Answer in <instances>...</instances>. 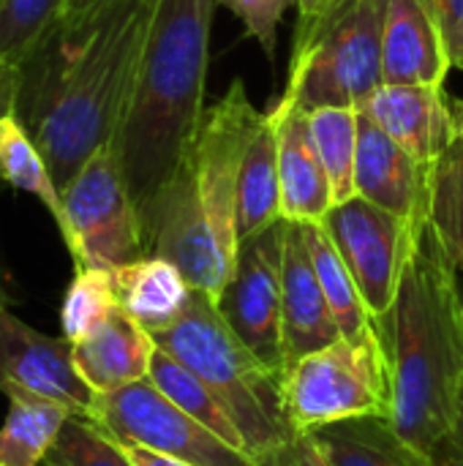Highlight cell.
<instances>
[{
	"label": "cell",
	"mask_w": 463,
	"mask_h": 466,
	"mask_svg": "<svg viewBox=\"0 0 463 466\" xmlns=\"http://www.w3.org/2000/svg\"><path fill=\"white\" fill-rule=\"evenodd\" d=\"M308 126L325 172L330 177L336 205L357 197L355 164L360 142V112L347 106H319L308 112Z\"/></svg>",
	"instance_id": "d4e9b609"
},
{
	"label": "cell",
	"mask_w": 463,
	"mask_h": 466,
	"mask_svg": "<svg viewBox=\"0 0 463 466\" xmlns=\"http://www.w3.org/2000/svg\"><path fill=\"white\" fill-rule=\"evenodd\" d=\"M19 90H22V68L0 57V120L16 117Z\"/></svg>",
	"instance_id": "836d02e7"
},
{
	"label": "cell",
	"mask_w": 463,
	"mask_h": 466,
	"mask_svg": "<svg viewBox=\"0 0 463 466\" xmlns=\"http://www.w3.org/2000/svg\"><path fill=\"white\" fill-rule=\"evenodd\" d=\"M5 399L8 412L0 426V466H44L57 434L74 412L35 396L14 393Z\"/></svg>",
	"instance_id": "7402d4cb"
},
{
	"label": "cell",
	"mask_w": 463,
	"mask_h": 466,
	"mask_svg": "<svg viewBox=\"0 0 463 466\" xmlns=\"http://www.w3.org/2000/svg\"><path fill=\"white\" fill-rule=\"evenodd\" d=\"M243 79L216 101L202 120L175 180L139 218L147 257L180 268L194 292L221 298L237 262V183L246 150L265 123Z\"/></svg>",
	"instance_id": "277c9868"
},
{
	"label": "cell",
	"mask_w": 463,
	"mask_h": 466,
	"mask_svg": "<svg viewBox=\"0 0 463 466\" xmlns=\"http://www.w3.org/2000/svg\"><path fill=\"white\" fill-rule=\"evenodd\" d=\"M360 112L428 167L461 134V112L453 109L442 85H385Z\"/></svg>",
	"instance_id": "5bb4252c"
},
{
	"label": "cell",
	"mask_w": 463,
	"mask_h": 466,
	"mask_svg": "<svg viewBox=\"0 0 463 466\" xmlns=\"http://www.w3.org/2000/svg\"><path fill=\"white\" fill-rule=\"evenodd\" d=\"M434 456H437L439 466H463V453L456 445H450V442H445Z\"/></svg>",
	"instance_id": "8d00e7d4"
},
{
	"label": "cell",
	"mask_w": 463,
	"mask_h": 466,
	"mask_svg": "<svg viewBox=\"0 0 463 466\" xmlns=\"http://www.w3.org/2000/svg\"><path fill=\"white\" fill-rule=\"evenodd\" d=\"M153 0H115L82 27L60 22L19 63L16 117L41 150L55 186L115 142L134 87Z\"/></svg>",
	"instance_id": "6da1fadb"
},
{
	"label": "cell",
	"mask_w": 463,
	"mask_h": 466,
	"mask_svg": "<svg viewBox=\"0 0 463 466\" xmlns=\"http://www.w3.org/2000/svg\"><path fill=\"white\" fill-rule=\"evenodd\" d=\"M90 420L120 445H136L191 466H254V459L172 404L150 380L96 396Z\"/></svg>",
	"instance_id": "9c48e42d"
},
{
	"label": "cell",
	"mask_w": 463,
	"mask_h": 466,
	"mask_svg": "<svg viewBox=\"0 0 463 466\" xmlns=\"http://www.w3.org/2000/svg\"><path fill=\"white\" fill-rule=\"evenodd\" d=\"M355 0H297V33H295V52H303L317 41V35L327 27V22L341 14Z\"/></svg>",
	"instance_id": "1f68e13d"
},
{
	"label": "cell",
	"mask_w": 463,
	"mask_h": 466,
	"mask_svg": "<svg viewBox=\"0 0 463 466\" xmlns=\"http://www.w3.org/2000/svg\"><path fill=\"white\" fill-rule=\"evenodd\" d=\"M172 404H177L186 415H191L196 423H202L205 429H210L216 437H221L226 445L246 451V440L240 434V429L235 426L232 415L224 410V404L216 399V393L194 374L188 371L183 363H177L175 358H169L166 352L156 350L153 363H150V377H147Z\"/></svg>",
	"instance_id": "cb8c5ba5"
},
{
	"label": "cell",
	"mask_w": 463,
	"mask_h": 466,
	"mask_svg": "<svg viewBox=\"0 0 463 466\" xmlns=\"http://www.w3.org/2000/svg\"><path fill=\"white\" fill-rule=\"evenodd\" d=\"M120 309L145 330L158 333L169 328L191 300V284L164 257H142L112 270Z\"/></svg>",
	"instance_id": "d6986e66"
},
{
	"label": "cell",
	"mask_w": 463,
	"mask_h": 466,
	"mask_svg": "<svg viewBox=\"0 0 463 466\" xmlns=\"http://www.w3.org/2000/svg\"><path fill=\"white\" fill-rule=\"evenodd\" d=\"M278 126V183L281 216L297 224H322L333 210V186L314 145L308 112L281 98L270 112Z\"/></svg>",
	"instance_id": "2e32d148"
},
{
	"label": "cell",
	"mask_w": 463,
	"mask_h": 466,
	"mask_svg": "<svg viewBox=\"0 0 463 466\" xmlns=\"http://www.w3.org/2000/svg\"><path fill=\"white\" fill-rule=\"evenodd\" d=\"M426 5L442 30L450 66L463 71V0H426Z\"/></svg>",
	"instance_id": "d6a6232c"
},
{
	"label": "cell",
	"mask_w": 463,
	"mask_h": 466,
	"mask_svg": "<svg viewBox=\"0 0 463 466\" xmlns=\"http://www.w3.org/2000/svg\"><path fill=\"white\" fill-rule=\"evenodd\" d=\"M322 227L347 262L374 322L388 319L396 306L415 221H404L363 197H352L333 205Z\"/></svg>",
	"instance_id": "8fae6325"
},
{
	"label": "cell",
	"mask_w": 463,
	"mask_h": 466,
	"mask_svg": "<svg viewBox=\"0 0 463 466\" xmlns=\"http://www.w3.org/2000/svg\"><path fill=\"white\" fill-rule=\"evenodd\" d=\"M218 0H153L134 87L112 142L139 218L175 180L205 120Z\"/></svg>",
	"instance_id": "3957f363"
},
{
	"label": "cell",
	"mask_w": 463,
	"mask_h": 466,
	"mask_svg": "<svg viewBox=\"0 0 463 466\" xmlns=\"http://www.w3.org/2000/svg\"><path fill=\"white\" fill-rule=\"evenodd\" d=\"M458 112H461V134L434 167L428 218L439 232V240L445 243L450 259L463 273V104L458 106Z\"/></svg>",
	"instance_id": "484cf974"
},
{
	"label": "cell",
	"mask_w": 463,
	"mask_h": 466,
	"mask_svg": "<svg viewBox=\"0 0 463 466\" xmlns=\"http://www.w3.org/2000/svg\"><path fill=\"white\" fill-rule=\"evenodd\" d=\"M450 445H456L458 451L463 453V382H461V399H458V420H456V429L448 440Z\"/></svg>",
	"instance_id": "74e56055"
},
{
	"label": "cell",
	"mask_w": 463,
	"mask_h": 466,
	"mask_svg": "<svg viewBox=\"0 0 463 466\" xmlns=\"http://www.w3.org/2000/svg\"><path fill=\"white\" fill-rule=\"evenodd\" d=\"M303 235H306V246H308L314 270L319 276L322 292H325L330 311L341 328V336L344 339H360L368 330H374V317L368 314L366 300H363L347 262L341 259L336 243L325 232V227L322 224H303Z\"/></svg>",
	"instance_id": "603a6c76"
},
{
	"label": "cell",
	"mask_w": 463,
	"mask_h": 466,
	"mask_svg": "<svg viewBox=\"0 0 463 466\" xmlns=\"http://www.w3.org/2000/svg\"><path fill=\"white\" fill-rule=\"evenodd\" d=\"M63 227L74 268L115 270L147 257L142 221L112 145L101 147L60 191Z\"/></svg>",
	"instance_id": "ba28073f"
},
{
	"label": "cell",
	"mask_w": 463,
	"mask_h": 466,
	"mask_svg": "<svg viewBox=\"0 0 463 466\" xmlns=\"http://www.w3.org/2000/svg\"><path fill=\"white\" fill-rule=\"evenodd\" d=\"M284 404L297 431H317L355 418L390 415V374L379 330L338 339L297 358L284 371Z\"/></svg>",
	"instance_id": "52a82bcc"
},
{
	"label": "cell",
	"mask_w": 463,
	"mask_h": 466,
	"mask_svg": "<svg viewBox=\"0 0 463 466\" xmlns=\"http://www.w3.org/2000/svg\"><path fill=\"white\" fill-rule=\"evenodd\" d=\"M281 183H278V126L267 112L257 137L251 139L240 183H237V238H254L281 221Z\"/></svg>",
	"instance_id": "44dd1931"
},
{
	"label": "cell",
	"mask_w": 463,
	"mask_h": 466,
	"mask_svg": "<svg viewBox=\"0 0 463 466\" xmlns=\"http://www.w3.org/2000/svg\"><path fill=\"white\" fill-rule=\"evenodd\" d=\"M44 466H134L123 445L101 431L90 418L71 415L57 434Z\"/></svg>",
	"instance_id": "f1b7e54d"
},
{
	"label": "cell",
	"mask_w": 463,
	"mask_h": 466,
	"mask_svg": "<svg viewBox=\"0 0 463 466\" xmlns=\"http://www.w3.org/2000/svg\"><path fill=\"white\" fill-rule=\"evenodd\" d=\"M117 309H120V300H117L112 270L76 268L60 303L63 339H68L71 344L82 341Z\"/></svg>",
	"instance_id": "4316f807"
},
{
	"label": "cell",
	"mask_w": 463,
	"mask_h": 466,
	"mask_svg": "<svg viewBox=\"0 0 463 466\" xmlns=\"http://www.w3.org/2000/svg\"><path fill=\"white\" fill-rule=\"evenodd\" d=\"M254 466H330L311 431H295L289 440L254 456Z\"/></svg>",
	"instance_id": "4dcf8cb0"
},
{
	"label": "cell",
	"mask_w": 463,
	"mask_h": 466,
	"mask_svg": "<svg viewBox=\"0 0 463 466\" xmlns=\"http://www.w3.org/2000/svg\"><path fill=\"white\" fill-rule=\"evenodd\" d=\"M0 393L46 399L82 418H90L96 404L74 366V344L30 328L8 306L0 309Z\"/></svg>",
	"instance_id": "7c38bea8"
},
{
	"label": "cell",
	"mask_w": 463,
	"mask_h": 466,
	"mask_svg": "<svg viewBox=\"0 0 463 466\" xmlns=\"http://www.w3.org/2000/svg\"><path fill=\"white\" fill-rule=\"evenodd\" d=\"M3 306H8V289H5V279H3V273H0V309Z\"/></svg>",
	"instance_id": "f35d334b"
},
{
	"label": "cell",
	"mask_w": 463,
	"mask_h": 466,
	"mask_svg": "<svg viewBox=\"0 0 463 466\" xmlns=\"http://www.w3.org/2000/svg\"><path fill=\"white\" fill-rule=\"evenodd\" d=\"M229 11L237 14L243 22V30L248 38H257L267 60H276V44H278V25L287 14V8L297 5V0H218Z\"/></svg>",
	"instance_id": "f546056e"
},
{
	"label": "cell",
	"mask_w": 463,
	"mask_h": 466,
	"mask_svg": "<svg viewBox=\"0 0 463 466\" xmlns=\"http://www.w3.org/2000/svg\"><path fill=\"white\" fill-rule=\"evenodd\" d=\"M126 456L131 459L134 466H191L186 461H177V459H169L164 453H156V451H147V448H136V445H123Z\"/></svg>",
	"instance_id": "d590c367"
},
{
	"label": "cell",
	"mask_w": 463,
	"mask_h": 466,
	"mask_svg": "<svg viewBox=\"0 0 463 466\" xmlns=\"http://www.w3.org/2000/svg\"><path fill=\"white\" fill-rule=\"evenodd\" d=\"M153 339L161 352L194 371L216 393L240 429L251 459L297 431L284 404V374L265 366L232 333L216 298L191 292L186 311Z\"/></svg>",
	"instance_id": "5b68a950"
},
{
	"label": "cell",
	"mask_w": 463,
	"mask_h": 466,
	"mask_svg": "<svg viewBox=\"0 0 463 466\" xmlns=\"http://www.w3.org/2000/svg\"><path fill=\"white\" fill-rule=\"evenodd\" d=\"M450 55L426 0H388L382 71L385 85H445Z\"/></svg>",
	"instance_id": "e0dca14e"
},
{
	"label": "cell",
	"mask_w": 463,
	"mask_h": 466,
	"mask_svg": "<svg viewBox=\"0 0 463 466\" xmlns=\"http://www.w3.org/2000/svg\"><path fill=\"white\" fill-rule=\"evenodd\" d=\"M109 3H115V0H65L60 25L68 27V30L82 27V25H87L90 19H96Z\"/></svg>",
	"instance_id": "e575fe53"
},
{
	"label": "cell",
	"mask_w": 463,
	"mask_h": 466,
	"mask_svg": "<svg viewBox=\"0 0 463 466\" xmlns=\"http://www.w3.org/2000/svg\"><path fill=\"white\" fill-rule=\"evenodd\" d=\"M388 0H355L336 14L311 46L292 55L284 98L297 109H363L382 87Z\"/></svg>",
	"instance_id": "8992f818"
},
{
	"label": "cell",
	"mask_w": 463,
	"mask_h": 466,
	"mask_svg": "<svg viewBox=\"0 0 463 466\" xmlns=\"http://www.w3.org/2000/svg\"><path fill=\"white\" fill-rule=\"evenodd\" d=\"M156 350L153 333L117 309L74 344V366L87 388L101 396L147 380Z\"/></svg>",
	"instance_id": "ac0fdd59"
},
{
	"label": "cell",
	"mask_w": 463,
	"mask_h": 466,
	"mask_svg": "<svg viewBox=\"0 0 463 466\" xmlns=\"http://www.w3.org/2000/svg\"><path fill=\"white\" fill-rule=\"evenodd\" d=\"M458 268L431 218L412 227L396 306L374 322L388 355V420L409 445L437 453L458 420L463 382V298Z\"/></svg>",
	"instance_id": "7a4b0ae2"
},
{
	"label": "cell",
	"mask_w": 463,
	"mask_h": 466,
	"mask_svg": "<svg viewBox=\"0 0 463 466\" xmlns=\"http://www.w3.org/2000/svg\"><path fill=\"white\" fill-rule=\"evenodd\" d=\"M434 167L420 164L360 112V142L355 164L357 197L396 213L404 221H420L431 213Z\"/></svg>",
	"instance_id": "4fadbf2b"
},
{
	"label": "cell",
	"mask_w": 463,
	"mask_h": 466,
	"mask_svg": "<svg viewBox=\"0 0 463 466\" xmlns=\"http://www.w3.org/2000/svg\"><path fill=\"white\" fill-rule=\"evenodd\" d=\"M330 466H439L437 456L409 445L388 418H355L311 431Z\"/></svg>",
	"instance_id": "ffe728a7"
},
{
	"label": "cell",
	"mask_w": 463,
	"mask_h": 466,
	"mask_svg": "<svg viewBox=\"0 0 463 466\" xmlns=\"http://www.w3.org/2000/svg\"><path fill=\"white\" fill-rule=\"evenodd\" d=\"M287 218L240 240L235 273L218 298V311L232 333L270 369L287 371L281 325V270Z\"/></svg>",
	"instance_id": "30bf717a"
},
{
	"label": "cell",
	"mask_w": 463,
	"mask_h": 466,
	"mask_svg": "<svg viewBox=\"0 0 463 466\" xmlns=\"http://www.w3.org/2000/svg\"><path fill=\"white\" fill-rule=\"evenodd\" d=\"M281 325L287 360L319 352L341 339V328L322 292L314 270L303 224L287 221L284 238V270H281Z\"/></svg>",
	"instance_id": "9a60e30c"
},
{
	"label": "cell",
	"mask_w": 463,
	"mask_h": 466,
	"mask_svg": "<svg viewBox=\"0 0 463 466\" xmlns=\"http://www.w3.org/2000/svg\"><path fill=\"white\" fill-rule=\"evenodd\" d=\"M65 0H0V57L22 63L60 22Z\"/></svg>",
	"instance_id": "83f0119b"
}]
</instances>
